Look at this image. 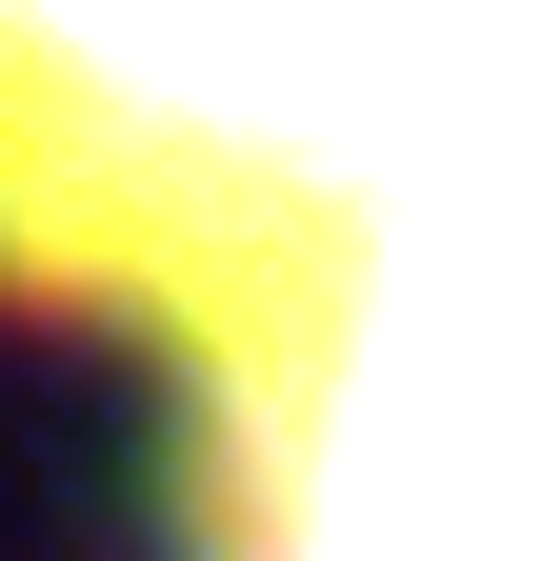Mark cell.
<instances>
[{"label": "cell", "mask_w": 541, "mask_h": 561, "mask_svg": "<svg viewBox=\"0 0 541 561\" xmlns=\"http://www.w3.org/2000/svg\"><path fill=\"white\" fill-rule=\"evenodd\" d=\"M200 561H541V181L181 401Z\"/></svg>", "instance_id": "2"}, {"label": "cell", "mask_w": 541, "mask_h": 561, "mask_svg": "<svg viewBox=\"0 0 541 561\" xmlns=\"http://www.w3.org/2000/svg\"><path fill=\"white\" fill-rule=\"evenodd\" d=\"M541 181V0H0V280L161 401Z\"/></svg>", "instance_id": "1"}]
</instances>
